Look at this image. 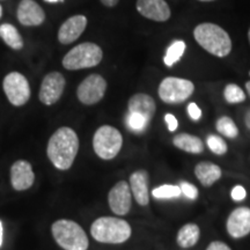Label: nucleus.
<instances>
[{
    "mask_svg": "<svg viewBox=\"0 0 250 250\" xmlns=\"http://www.w3.org/2000/svg\"><path fill=\"white\" fill-rule=\"evenodd\" d=\"M79 151V138L76 131L62 126L49 139L46 154L49 160L59 170L70 169Z\"/></svg>",
    "mask_w": 250,
    "mask_h": 250,
    "instance_id": "obj_1",
    "label": "nucleus"
},
{
    "mask_svg": "<svg viewBox=\"0 0 250 250\" xmlns=\"http://www.w3.org/2000/svg\"><path fill=\"white\" fill-rule=\"evenodd\" d=\"M193 37L203 49L215 57L224 58L232 51V40L227 31L218 24H198L193 30Z\"/></svg>",
    "mask_w": 250,
    "mask_h": 250,
    "instance_id": "obj_2",
    "label": "nucleus"
},
{
    "mask_svg": "<svg viewBox=\"0 0 250 250\" xmlns=\"http://www.w3.org/2000/svg\"><path fill=\"white\" fill-rule=\"evenodd\" d=\"M131 226L123 219L114 217H101L96 219L90 227V234L100 243L118 245L130 239Z\"/></svg>",
    "mask_w": 250,
    "mask_h": 250,
    "instance_id": "obj_3",
    "label": "nucleus"
},
{
    "mask_svg": "<svg viewBox=\"0 0 250 250\" xmlns=\"http://www.w3.org/2000/svg\"><path fill=\"white\" fill-rule=\"evenodd\" d=\"M52 236L64 250H87L89 246L85 230L76 221L62 219L52 224Z\"/></svg>",
    "mask_w": 250,
    "mask_h": 250,
    "instance_id": "obj_4",
    "label": "nucleus"
},
{
    "mask_svg": "<svg viewBox=\"0 0 250 250\" xmlns=\"http://www.w3.org/2000/svg\"><path fill=\"white\" fill-rule=\"evenodd\" d=\"M103 58L102 49L95 43H81L74 46L62 58V66L66 70L77 71L99 65Z\"/></svg>",
    "mask_w": 250,
    "mask_h": 250,
    "instance_id": "obj_5",
    "label": "nucleus"
},
{
    "mask_svg": "<svg viewBox=\"0 0 250 250\" xmlns=\"http://www.w3.org/2000/svg\"><path fill=\"white\" fill-rule=\"evenodd\" d=\"M123 146V137L116 127L103 125L96 130L93 137L94 152L102 160H111L116 158Z\"/></svg>",
    "mask_w": 250,
    "mask_h": 250,
    "instance_id": "obj_6",
    "label": "nucleus"
},
{
    "mask_svg": "<svg viewBox=\"0 0 250 250\" xmlns=\"http://www.w3.org/2000/svg\"><path fill=\"white\" fill-rule=\"evenodd\" d=\"M195 85L192 81L182 78L168 77L160 83L159 96L165 103L176 104L187 101L192 95Z\"/></svg>",
    "mask_w": 250,
    "mask_h": 250,
    "instance_id": "obj_7",
    "label": "nucleus"
},
{
    "mask_svg": "<svg viewBox=\"0 0 250 250\" xmlns=\"http://www.w3.org/2000/svg\"><path fill=\"white\" fill-rule=\"evenodd\" d=\"M4 92L8 101L15 107H21L26 104L30 99V86L27 78L19 72H11L5 77Z\"/></svg>",
    "mask_w": 250,
    "mask_h": 250,
    "instance_id": "obj_8",
    "label": "nucleus"
},
{
    "mask_svg": "<svg viewBox=\"0 0 250 250\" xmlns=\"http://www.w3.org/2000/svg\"><path fill=\"white\" fill-rule=\"evenodd\" d=\"M107 90V81L100 74H90L78 87L77 95L83 104L93 105L101 101Z\"/></svg>",
    "mask_w": 250,
    "mask_h": 250,
    "instance_id": "obj_9",
    "label": "nucleus"
},
{
    "mask_svg": "<svg viewBox=\"0 0 250 250\" xmlns=\"http://www.w3.org/2000/svg\"><path fill=\"white\" fill-rule=\"evenodd\" d=\"M66 81L59 72L46 74L40 89V101L45 105H52L59 101L64 93Z\"/></svg>",
    "mask_w": 250,
    "mask_h": 250,
    "instance_id": "obj_10",
    "label": "nucleus"
},
{
    "mask_svg": "<svg viewBox=\"0 0 250 250\" xmlns=\"http://www.w3.org/2000/svg\"><path fill=\"white\" fill-rule=\"evenodd\" d=\"M108 202L110 210L117 215H125L131 210L132 193L129 183L121 181L111 188L108 195Z\"/></svg>",
    "mask_w": 250,
    "mask_h": 250,
    "instance_id": "obj_11",
    "label": "nucleus"
},
{
    "mask_svg": "<svg viewBox=\"0 0 250 250\" xmlns=\"http://www.w3.org/2000/svg\"><path fill=\"white\" fill-rule=\"evenodd\" d=\"M227 232L234 239H241L250 233V208H237L227 219Z\"/></svg>",
    "mask_w": 250,
    "mask_h": 250,
    "instance_id": "obj_12",
    "label": "nucleus"
},
{
    "mask_svg": "<svg viewBox=\"0 0 250 250\" xmlns=\"http://www.w3.org/2000/svg\"><path fill=\"white\" fill-rule=\"evenodd\" d=\"M137 11L156 22H165L171 15L169 6L165 0H137Z\"/></svg>",
    "mask_w": 250,
    "mask_h": 250,
    "instance_id": "obj_13",
    "label": "nucleus"
},
{
    "mask_svg": "<svg viewBox=\"0 0 250 250\" xmlns=\"http://www.w3.org/2000/svg\"><path fill=\"white\" fill-rule=\"evenodd\" d=\"M17 15L19 22L26 27L40 26L45 20L44 11L34 0H21Z\"/></svg>",
    "mask_w": 250,
    "mask_h": 250,
    "instance_id": "obj_14",
    "label": "nucleus"
},
{
    "mask_svg": "<svg viewBox=\"0 0 250 250\" xmlns=\"http://www.w3.org/2000/svg\"><path fill=\"white\" fill-rule=\"evenodd\" d=\"M87 27L85 15H74L62 24L58 31V41L62 44H71L81 36Z\"/></svg>",
    "mask_w": 250,
    "mask_h": 250,
    "instance_id": "obj_15",
    "label": "nucleus"
},
{
    "mask_svg": "<svg viewBox=\"0 0 250 250\" xmlns=\"http://www.w3.org/2000/svg\"><path fill=\"white\" fill-rule=\"evenodd\" d=\"M11 182L18 191H23L33 186L35 182V174L29 162L26 160L14 162L11 168Z\"/></svg>",
    "mask_w": 250,
    "mask_h": 250,
    "instance_id": "obj_16",
    "label": "nucleus"
},
{
    "mask_svg": "<svg viewBox=\"0 0 250 250\" xmlns=\"http://www.w3.org/2000/svg\"><path fill=\"white\" fill-rule=\"evenodd\" d=\"M148 173L146 170H137L130 176V190L136 202L140 206H146L149 203Z\"/></svg>",
    "mask_w": 250,
    "mask_h": 250,
    "instance_id": "obj_17",
    "label": "nucleus"
},
{
    "mask_svg": "<svg viewBox=\"0 0 250 250\" xmlns=\"http://www.w3.org/2000/svg\"><path fill=\"white\" fill-rule=\"evenodd\" d=\"M127 109H129V112L142 115L146 121L151 122L155 115L156 104L152 96L145 93H138L131 96L127 103Z\"/></svg>",
    "mask_w": 250,
    "mask_h": 250,
    "instance_id": "obj_18",
    "label": "nucleus"
},
{
    "mask_svg": "<svg viewBox=\"0 0 250 250\" xmlns=\"http://www.w3.org/2000/svg\"><path fill=\"white\" fill-rule=\"evenodd\" d=\"M195 175L204 187H211L221 177V169L218 165L208 161H202L196 165Z\"/></svg>",
    "mask_w": 250,
    "mask_h": 250,
    "instance_id": "obj_19",
    "label": "nucleus"
},
{
    "mask_svg": "<svg viewBox=\"0 0 250 250\" xmlns=\"http://www.w3.org/2000/svg\"><path fill=\"white\" fill-rule=\"evenodd\" d=\"M173 144L175 147L191 154H201L204 152V143L202 139L189 133H180L175 136Z\"/></svg>",
    "mask_w": 250,
    "mask_h": 250,
    "instance_id": "obj_20",
    "label": "nucleus"
},
{
    "mask_svg": "<svg viewBox=\"0 0 250 250\" xmlns=\"http://www.w3.org/2000/svg\"><path fill=\"white\" fill-rule=\"evenodd\" d=\"M201 229L196 224H187L177 233V243L182 248H191L198 242Z\"/></svg>",
    "mask_w": 250,
    "mask_h": 250,
    "instance_id": "obj_21",
    "label": "nucleus"
},
{
    "mask_svg": "<svg viewBox=\"0 0 250 250\" xmlns=\"http://www.w3.org/2000/svg\"><path fill=\"white\" fill-rule=\"evenodd\" d=\"M0 36L9 48L13 50H21L23 48V40L17 28L13 24L4 23L0 26Z\"/></svg>",
    "mask_w": 250,
    "mask_h": 250,
    "instance_id": "obj_22",
    "label": "nucleus"
},
{
    "mask_svg": "<svg viewBox=\"0 0 250 250\" xmlns=\"http://www.w3.org/2000/svg\"><path fill=\"white\" fill-rule=\"evenodd\" d=\"M184 51H186V43L183 41H174L166 51L164 58L165 64L168 67H171L175 62H177L182 58Z\"/></svg>",
    "mask_w": 250,
    "mask_h": 250,
    "instance_id": "obj_23",
    "label": "nucleus"
},
{
    "mask_svg": "<svg viewBox=\"0 0 250 250\" xmlns=\"http://www.w3.org/2000/svg\"><path fill=\"white\" fill-rule=\"evenodd\" d=\"M215 126H217L219 133H221L223 136L227 137V138L229 139H234L239 136V129H237L236 124L234 123L232 118L227 116L219 118Z\"/></svg>",
    "mask_w": 250,
    "mask_h": 250,
    "instance_id": "obj_24",
    "label": "nucleus"
},
{
    "mask_svg": "<svg viewBox=\"0 0 250 250\" xmlns=\"http://www.w3.org/2000/svg\"><path fill=\"white\" fill-rule=\"evenodd\" d=\"M152 195L156 199H171L181 196V189L179 186L173 184H164L152 190Z\"/></svg>",
    "mask_w": 250,
    "mask_h": 250,
    "instance_id": "obj_25",
    "label": "nucleus"
},
{
    "mask_svg": "<svg viewBox=\"0 0 250 250\" xmlns=\"http://www.w3.org/2000/svg\"><path fill=\"white\" fill-rule=\"evenodd\" d=\"M224 98L228 103L234 104V103H241L246 100V94L242 88L235 83H229L225 87L224 90Z\"/></svg>",
    "mask_w": 250,
    "mask_h": 250,
    "instance_id": "obj_26",
    "label": "nucleus"
},
{
    "mask_svg": "<svg viewBox=\"0 0 250 250\" xmlns=\"http://www.w3.org/2000/svg\"><path fill=\"white\" fill-rule=\"evenodd\" d=\"M148 124L149 122L146 121L142 115L136 114V112H127L126 125L133 132H143L146 130Z\"/></svg>",
    "mask_w": 250,
    "mask_h": 250,
    "instance_id": "obj_27",
    "label": "nucleus"
},
{
    "mask_svg": "<svg viewBox=\"0 0 250 250\" xmlns=\"http://www.w3.org/2000/svg\"><path fill=\"white\" fill-rule=\"evenodd\" d=\"M206 144H208L210 151L217 155H224L228 151L226 142L221 137L215 136V134H210L206 139Z\"/></svg>",
    "mask_w": 250,
    "mask_h": 250,
    "instance_id": "obj_28",
    "label": "nucleus"
},
{
    "mask_svg": "<svg viewBox=\"0 0 250 250\" xmlns=\"http://www.w3.org/2000/svg\"><path fill=\"white\" fill-rule=\"evenodd\" d=\"M179 187L181 189V193H183L187 198L191 199V201H195V199L198 198V189L192 183L181 182Z\"/></svg>",
    "mask_w": 250,
    "mask_h": 250,
    "instance_id": "obj_29",
    "label": "nucleus"
},
{
    "mask_svg": "<svg viewBox=\"0 0 250 250\" xmlns=\"http://www.w3.org/2000/svg\"><path fill=\"white\" fill-rule=\"evenodd\" d=\"M230 196H232L233 201L241 202L247 197V191H246V189L242 186H236V187L233 188Z\"/></svg>",
    "mask_w": 250,
    "mask_h": 250,
    "instance_id": "obj_30",
    "label": "nucleus"
},
{
    "mask_svg": "<svg viewBox=\"0 0 250 250\" xmlns=\"http://www.w3.org/2000/svg\"><path fill=\"white\" fill-rule=\"evenodd\" d=\"M187 110H188V114H189L190 118H191L192 121H198L199 118L202 117L201 108H199L196 103H193V102L190 103V104L188 105Z\"/></svg>",
    "mask_w": 250,
    "mask_h": 250,
    "instance_id": "obj_31",
    "label": "nucleus"
},
{
    "mask_svg": "<svg viewBox=\"0 0 250 250\" xmlns=\"http://www.w3.org/2000/svg\"><path fill=\"white\" fill-rule=\"evenodd\" d=\"M165 122H166V124H167L168 130H169L170 132H174V131L177 129V126H179V122H177L176 117L171 114L166 115Z\"/></svg>",
    "mask_w": 250,
    "mask_h": 250,
    "instance_id": "obj_32",
    "label": "nucleus"
},
{
    "mask_svg": "<svg viewBox=\"0 0 250 250\" xmlns=\"http://www.w3.org/2000/svg\"><path fill=\"white\" fill-rule=\"evenodd\" d=\"M206 250H232L228 247L226 243L221 242V241H213L208 245Z\"/></svg>",
    "mask_w": 250,
    "mask_h": 250,
    "instance_id": "obj_33",
    "label": "nucleus"
},
{
    "mask_svg": "<svg viewBox=\"0 0 250 250\" xmlns=\"http://www.w3.org/2000/svg\"><path fill=\"white\" fill-rule=\"evenodd\" d=\"M120 0H101V2L107 7H115L118 4Z\"/></svg>",
    "mask_w": 250,
    "mask_h": 250,
    "instance_id": "obj_34",
    "label": "nucleus"
},
{
    "mask_svg": "<svg viewBox=\"0 0 250 250\" xmlns=\"http://www.w3.org/2000/svg\"><path fill=\"white\" fill-rule=\"evenodd\" d=\"M245 123L247 125V127L250 130V108L248 109V111H247L245 115Z\"/></svg>",
    "mask_w": 250,
    "mask_h": 250,
    "instance_id": "obj_35",
    "label": "nucleus"
},
{
    "mask_svg": "<svg viewBox=\"0 0 250 250\" xmlns=\"http://www.w3.org/2000/svg\"><path fill=\"white\" fill-rule=\"evenodd\" d=\"M2 246V224L1 221H0V248H1Z\"/></svg>",
    "mask_w": 250,
    "mask_h": 250,
    "instance_id": "obj_36",
    "label": "nucleus"
},
{
    "mask_svg": "<svg viewBox=\"0 0 250 250\" xmlns=\"http://www.w3.org/2000/svg\"><path fill=\"white\" fill-rule=\"evenodd\" d=\"M46 2H50V4H56V2H62L64 0H45Z\"/></svg>",
    "mask_w": 250,
    "mask_h": 250,
    "instance_id": "obj_37",
    "label": "nucleus"
},
{
    "mask_svg": "<svg viewBox=\"0 0 250 250\" xmlns=\"http://www.w3.org/2000/svg\"><path fill=\"white\" fill-rule=\"evenodd\" d=\"M246 89H247V92H248V95L250 96V81L246 83Z\"/></svg>",
    "mask_w": 250,
    "mask_h": 250,
    "instance_id": "obj_38",
    "label": "nucleus"
},
{
    "mask_svg": "<svg viewBox=\"0 0 250 250\" xmlns=\"http://www.w3.org/2000/svg\"><path fill=\"white\" fill-rule=\"evenodd\" d=\"M1 15H2V7L1 5H0V18H1Z\"/></svg>",
    "mask_w": 250,
    "mask_h": 250,
    "instance_id": "obj_39",
    "label": "nucleus"
},
{
    "mask_svg": "<svg viewBox=\"0 0 250 250\" xmlns=\"http://www.w3.org/2000/svg\"><path fill=\"white\" fill-rule=\"evenodd\" d=\"M248 40H249V43H250V28H249V31H248Z\"/></svg>",
    "mask_w": 250,
    "mask_h": 250,
    "instance_id": "obj_40",
    "label": "nucleus"
},
{
    "mask_svg": "<svg viewBox=\"0 0 250 250\" xmlns=\"http://www.w3.org/2000/svg\"><path fill=\"white\" fill-rule=\"evenodd\" d=\"M199 1H213V0H199Z\"/></svg>",
    "mask_w": 250,
    "mask_h": 250,
    "instance_id": "obj_41",
    "label": "nucleus"
}]
</instances>
